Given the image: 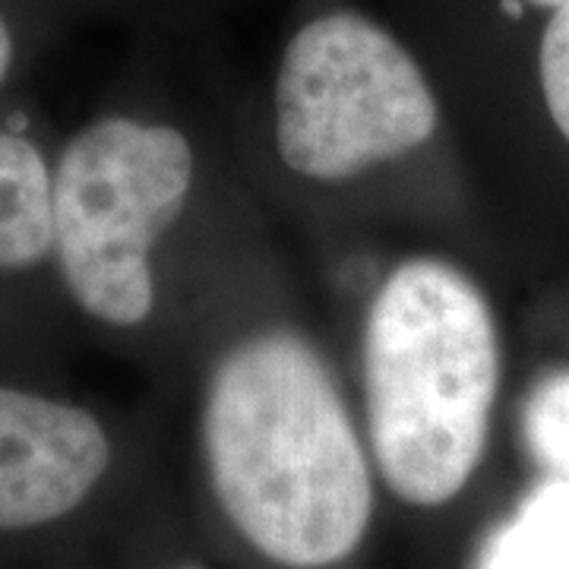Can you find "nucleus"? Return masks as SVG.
<instances>
[{
    "label": "nucleus",
    "instance_id": "obj_4",
    "mask_svg": "<svg viewBox=\"0 0 569 569\" xmlns=\"http://www.w3.org/2000/svg\"><path fill=\"white\" fill-rule=\"evenodd\" d=\"M437 121L421 67L377 22L323 13L288 41L276 77V140L291 171L346 181L425 146Z\"/></svg>",
    "mask_w": 569,
    "mask_h": 569
},
{
    "label": "nucleus",
    "instance_id": "obj_12",
    "mask_svg": "<svg viewBox=\"0 0 569 569\" xmlns=\"http://www.w3.org/2000/svg\"><path fill=\"white\" fill-rule=\"evenodd\" d=\"M168 569H209L206 563H174V567Z\"/></svg>",
    "mask_w": 569,
    "mask_h": 569
},
{
    "label": "nucleus",
    "instance_id": "obj_9",
    "mask_svg": "<svg viewBox=\"0 0 569 569\" xmlns=\"http://www.w3.org/2000/svg\"><path fill=\"white\" fill-rule=\"evenodd\" d=\"M538 80L557 130L569 142V0L550 10L538 44Z\"/></svg>",
    "mask_w": 569,
    "mask_h": 569
},
{
    "label": "nucleus",
    "instance_id": "obj_8",
    "mask_svg": "<svg viewBox=\"0 0 569 569\" xmlns=\"http://www.w3.org/2000/svg\"><path fill=\"white\" fill-rule=\"evenodd\" d=\"M522 430L541 478L569 488V373H550L531 389Z\"/></svg>",
    "mask_w": 569,
    "mask_h": 569
},
{
    "label": "nucleus",
    "instance_id": "obj_11",
    "mask_svg": "<svg viewBox=\"0 0 569 569\" xmlns=\"http://www.w3.org/2000/svg\"><path fill=\"white\" fill-rule=\"evenodd\" d=\"M531 7H541V10H557L560 3H567V0H526Z\"/></svg>",
    "mask_w": 569,
    "mask_h": 569
},
{
    "label": "nucleus",
    "instance_id": "obj_7",
    "mask_svg": "<svg viewBox=\"0 0 569 569\" xmlns=\"http://www.w3.org/2000/svg\"><path fill=\"white\" fill-rule=\"evenodd\" d=\"M475 569H569V488L541 478L488 531Z\"/></svg>",
    "mask_w": 569,
    "mask_h": 569
},
{
    "label": "nucleus",
    "instance_id": "obj_6",
    "mask_svg": "<svg viewBox=\"0 0 569 569\" xmlns=\"http://www.w3.org/2000/svg\"><path fill=\"white\" fill-rule=\"evenodd\" d=\"M54 247V183L39 149L0 133V269L36 266Z\"/></svg>",
    "mask_w": 569,
    "mask_h": 569
},
{
    "label": "nucleus",
    "instance_id": "obj_10",
    "mask_svg": "<svg viewBox=\"0 0 569 569\" xmlns=\"http://www.w3.org/2000/svg\"><path fill=\"white\" fill-rule=\"evenodd\" d=\"M10 58H13V41H10V29H7V22L0 20V80L7 77V70H10Z\"/></svg>",
    "mask_w": 569,
    "mask_h": 569
},
{
    "label": "nucleus",
    "instance_id": "obj_1",
    "mask_svg": "<svg viewBox=\"0 0 569 569\" xmlns=\"http://www.w3.org/2000/svg\"><path fill=\"white\" fill-rule=\"evenodd\" d=\"M212 500L276 569H336L365 548L377 468L317 351L291 332L224 355L206 392Z\"/></svg>",
    "mask_w": 569,
    "mask_h": 569
},
{
    "label": "nucleus",
    "instance_id": "obj_5",
    "mask_svg": "<svg viewBox=\"0 0 569 569\" xmlns=\"http://www.w3.org/2000/svg\"><path fill=\"white\" fill-rule=\"evenodd\" d=\"M108 466L111 443L89 411L0 387V531L70 516Z\"/></svg>",
    "mask_w": 569,
    "mask_h": 569
},
{
    "label": "nucleus",
    "instance_id": "obj_2",
    "mask_svg": "<svg viewBox=\"0 0 569 569\" xmlns=\"http://www.w3.org/2000/svg\"><path fill=\"white\" fill-rule=\"evenodd\" d=\"M500 342L485 295L443 260H408L365 329L367 449L392 500L456 503L488 449Z\"/></svg>",
    "mask_w": 569,
    "mask_h": 569
},
{
    "label": "nucleus",
    "instance_id": "obj_3",
    "mask_svg": "<svg viewBox=\"0 0 569 569\" xmlns=\"http://www.w3.org/2000/svg\"><path fill=\"white\" fill-rule=\"evenodd\" d=\"M190 181V142L171 127L108 118L63 149L54 250L67 288L92 317L111 326L149 317V247L181 216Z\"/></svg>",
    "mask_w": 569,
    "mask_h": 569
}]
</instances>
